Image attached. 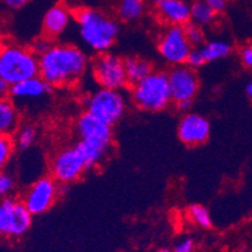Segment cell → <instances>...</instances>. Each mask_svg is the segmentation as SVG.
<instances>
[{"label": "cell", "mask_w": 252, "mask_h": 252, "mask_svg": "<svg viewBox=\"0 0 252 252\" xmlns=\"http://www.w3.org/2000/svg\"><path fill=\"white\" fill-rule=\"evenodd\" d=\"M177 134L183 144L189 147H196L210 138L211 125L208 119L201 114L187 113L178 123Z\"/></svg>", "instance_id": "cell-12"}, {"label": "cell", "mask_w": 252, "mask_h": 252, "mask_svg": "<svg viewBox=\"0 0 252 252\" xmlns=\"http://www.w3.org/2000/svg\"><path fill=\"white\" fill-rule=\"evenodd\" d=\"M15 141L8 134H1L0 137V166L4 167L10 159L11 153L14 151Z\"/></svg>", "instance_id": "cell-26"}, {"label": "cell", "mask_w": 252, "mask_h": 252, "mask_svg": "<svg viewBox=\"0 0 252 252\" xmlns=\"http://www.w3.org/2000/svg\"><path fill=\"white\" fill-rule=\"evenodd\" d=\"M168 81L172 102L176 104L183 100H193L200 88V81L196 72L187 64L172 68L168 72Z\"/></svg>", "instance_id": "cell-11"}, {"label": "cell", "mask_w": 252, "mask_h": 252, "mask_svg": "<svg viewBox=\"0 0 252 252\" xmlns=\"http://www.w3.org/2000/svg\"><path fill=\"white\" fill-rule=\"evenodd\" d=\"M207 63L205 56H203L202 49L201 48H192L191 53H189V59H187V65L193 69H197V68H201L202 65Z\"/></svg>", "instance_id": "cell-28"}, {"label": "cell", "mask_w": 252, "mask_h": 252, "mask_svg": "<svg viewBox=\"0 0 252 252\" xmlns=\"http://www.w3.org/2000/svg\"><path fill=\"white\" fill-rule=\"evenodd\" d=\"M95 82L102 88L121 91L128 84L125 61L111 53H100L92 64Z\"/></svg>", "instance_id": "cell-7"}, {"label": "cell", "mask_w": 252, "mask_h": 252, "mask_svg": "<svg viewBox=\"0 0 252 252\" xmlns=\"http://www.w3.org/2000/svg\"><path fill=\"white\" fill-rule=\"evenodd\" d=\"M246 93H247V95H249L250 98H252V81L250 82L249 84H247V87H246Z\"/></svg>", "instance_id": "cell-37"}, {"label": "cell", "mask_w": 252, "mask_h": 252, "mask_svg": "<svg viewBox=\"0 0 252 252\" xmlns=\"http://www.w3.org/2000/svg\"><path fill=\"white\" fill-rule=\"evenodd\" d=\"M53 44H50L49 39L45 38V36H43V38H39L36 39L35 42L33 43V45H32V50H33L34 53H35L36 56L40 57L42 54H44L45 52H47L48 49H49L50 47H52Z\"/></svg>", "instance_id": "cell-29"}, {"label": "cell", "mask_w": 252, "mask_h": 252, "mask_svg": "<svg viewBox=\"0 0 252 252\" xmlns=\"http://www.w3.org/2000/svg\"><path fill=\"white\" fill-rule=\"evenodd\" d=\"M148 1H150L153 6H156V8H157V6L161 5V4L163 3V1H166V0H148Z\"/></svg>", "instance_id": "cell-36"}, {"label": "cell", "mask_w": 252, "mask_h": 252, "mask_svg": "<svg viewBox=\"0 0 252 252\" xmlns=\"http://www.w3.org/2000/svg\"><path fill=\"white\" fill-rule=\"evenodd\" d=\"M73 17V10H70L64 3H57L48 9L44 14L42 24L43 36L50 39H56L67 31Z\"/></svg>", "instance_id": "cell-14"}, {"label": "cell", "mask_w": 252, "mask_h": 252, "mask_svg": "<svg viewBox=\"0 0 252 252\" xmlns=\"http://www.w3.org/2000/svg\"><path fill=\"white\" fill-rule=\"evenodd\" d=\"M193 250V241H192V238L187 237V238H183L176 245V252H192Z\"/></svg>", "instance_id": "cell-31"}, {"label": "cell", "mask_w": 252, "mask_h": 252, "mask_svg": "<svg viewBox=\"0 0 252 252\" xmlns=\"http://www.w3.org/2000/svg\"><path fill=\"white\" fill-rule=\"evenodd\" d=\"M205 1L210 4L216 13H221L227 6V0H205Z\"/></svg>", "instance_id": "cell-33"}, {"label": "cell", "mask_w": 252, "mask_h": 252, "mask_svg": "<svg viewBox=\"0 0 252 252\" xmlns=\"http://www.w3.org/2000/svg\"><path fill=\"white\" fill-rule=\"evenodd\" d=\"M4 5L11 10H19L29 3V0H1Z\"/></svg>", "instance_id": "cell-32"}, {"label": "cell", "mask_w": 252, "mask_h": 252, "mask_svg": "<svg viewBox=\"0 0 252 252\" xmlns=\"http://www.w3.org/2000/svg\"><path fill=\"white\" fill-rule=\"evenodd\" d=\"M111 146L112 144L103 143V142L86 141V139H81L78 142V147L81 148L82 153L86 157L88 171L97 167L104 159Z\"/></svg>", "instance_id": "cell-18"}, {"label": "cell", "mask_w": 252, "mask_h": 252, "mask_svg": "<svg viewBox=\"0 0 252 252\" xmlns=\"http://www.w3.org/2000/svg\"><path fill=\"white\" fill-rule=\"evenodd\" d=\"M81 39L97 53H107L116 43L119 25L113 18L97 9L82 6L73 10Z\"/></svg>", "instance_id": "cell-2"}, {"label": "cell", "mask_w": 252, "mask_h": 252, "mask_svg": "<svg viewBox=\"0 0 252 252\" xmlns=\"http://www.w3.org/2000/svg\"><path fill=\"white\" fill-rule=\"evenodd\" d=\"M39 75V57L22 45L3 44L0 50V79L9 86Z\"/></svg>", "instance_id": "cell-3"}, {"label": "cell", "mask_w": 252, "mask_h": 252, "mask_svg": "<svg viewBox=\"0 0 252 252\" xmlns=\"http://www.w3.org/2000/svg\"><path fill=\"white\" fill-rule=\"evenodd\" d=\"M33 214L23 201L4 197L0 203V232L9 237H20L31 228Z\"/></svg>", "instance_id": "cell-6"}, {"label": "cell", "mask_w": 252, "mask_h": 252, "mask_svg": "<svg viewBox=\"0 0 252 252\" xmlns=\"http://www.w3.org/2000/svg\"><path fill=\"white\" fill-rule=\"evenodd\" d=\"M53 88L54 87L48 84L38 75V77L31 78V79H27V81L19 82V83L11 86L9 95L15 100L39 99L44 94L52 92Z\"/></svg>", "instance_id": "cell-16"}, {"label": "cell", "mask_w": 252, "mask_h": 252, "mask_svg": "<svg viewBox=\"0 0 252 252\" xmlns=\"http://www.w3.org/2000/svg\"><path fill=\"white\" fill-rule=\"evenodd\" d=\"M15 189L14 177L8 172L0 173V194L3 197H8Z\"/></svg>", "instance_id": "cell-27"}, {"label": "cell", "mask_w": 252, "mask_h": 252, "mask_svg": "<svg viewBox=\"0 0 252 252\" xmlns=\"http://www.w3.org/2000/svg\"><path fill=\"white\" fill-rule=\"evenodd\" d=\"M132 100L144 112H159L172 102L168 73L152 72L143 81L132 86Z\"/></svg>", "instance_id": "cell-4"}, {"label": "cell", "mask_w": 252, "mask_h": 252, "mask_svg": "<svg viewBox=\"0 0 252 252\" xmlns=\"http://www.w3.org/2000/svg\"><path fill=\"white\" fill-rule=\"evenodd\" d=\"M216 11L205 0H194L191 4V22L201 27L214 22Z\"/></svg>", "instance_id": "cell-22"}, {"label": "cell", "mask_w": 252, "mask_h": 252, "mask_svg": "<svg viewBox=\"0 0 252 252\" xmlns=\"http://www.w3.org/2000/svg\"><path fill=\"white\" fill-rule=\"evenodd\" d=\"M146 11L144 0H119L117 5V14L122 22H136L143 17Z\"/></svg>", "instance_id": "cell-20"}, {"label": "cell", "mask_w": 252, "mask_h": 252, "mask_svg": "<svg viewBox=\"0 0 252 252\" xmlns=\"http://www.w3.org/2000/svg\"><path fill=\"white\" fill-rule=\"evenodd\" d=\"M87 112L97 117L102 122L112 126L121 121L126 113V100L123 94L116 89L100 88L86 100Z\"/></svg>", "instance_id": "cell-5"}, {"label": "cell", "mask_w": 252, "mask_h": 252, "mask_svg": "<svg viewBox=\"0 0 252 252\" xmlns=\"http://www.w3.org/2000/svg\"><path fill=\"white\" fill-rule=\"evenodd\" d=\"M75 129L81 139H86V141H97L108 144H112V141H113L112 126L102 122L100 119L88 112L78 117L75 122Z\"/></svg>", "instance_id": "cell-13"}, {"label": "cell", "mask_w": 252, "mask_h": 252, "mask_svg": "<svg viewBox=\"0 0 252 252\" xmlns=\"http://www.w3.org/2000/svg\"><path fill=\"white\" fill-rule=\"evenodd\" d=\"M157 49L159 56L173 67L187 63L192 45L186 36L185 27L168 25L158 38Z\"/></svg>", "instance_id": "cell-8"}, {"label": "cell", "mask_w": 252, "mask_h": 252, "mask_svg": "<svg viewBox=\"0 0 252 252\" xmlns=\"http://www.w3.org/2000/svg\"><path fill=\"white\" fill-rule=\"evenodd\" d=\"M10 87L5 81L3 79H0V94H1V98H6L5 95L9 94V92H10Z\"/></svg>", "instance_id": "cell-35"}, {"label": "cell", "mask_w": 252, "mask_h": 252, "mask_svg": "<svg viewBox=\"0 0 252 252\" xmlns=\"http://www.w3.org/2000/svg\"><path fill=\"white\" fill-rule=\"evenodd\" d=\"M176 105H177V108L181 112H189L192 108V105H193V100H183V102L177 103Z\"/></svg>", "instance_id": "cell-34"}, {"label": "cell", "mask_w": 252, "mask_h": 252, "mask_svg": "<svg viewBox=\"0 0 252 252\" xmlns=\"http://www.w3.org/2000/svg\"><path fill=\"white\" fill-rule=\"evenodd\" d=\"M86 171H88L86 157L78 144L63 148L53 158V178L64 185L78 181Z\"/></svg>", "instance_id": "cell-9"}, {"label": "cell", "mask_w": 252, "mask_h": 252, "mask_svg": "<svg viewBox=\"0 0 252 252\" xmlns=\"http://www.w3.org/2000/svg\"><path fill=\"white\" fill-rule=\"evenodd\" d=\"M158 252H169V250H167V249H162V250H159V251Z\"/></svg>", "instance_id": "cell-38"}, {"label": "cell", "mask_w": 252, "mask_h": 252, "mask_svg": "<svg viewBox=\"0 0 252 252\" xmlns=\"http://www.w3.org/2000/svg\"><path fill=\"white\" fill-rule=\"evenodd\" d=\"M35 127L32 125H25L18 129L17 137H15V146H17L20 151H25L28 150L29 147H32V144L35 142Z\"/></svg>", "instance_id": "cell-23"}, {"label": "cell", "mask_w": 252, "mask_h": 252, "mask_svg": "<svg viewBox=\"0 0 252 252\" xmlns=\"http://www.w3.org/2000/svg\"><path fill=\"white\" fill-rule=\"evenodd\" d=\"M125 65L128 84L130 86L139 83L153 72L152 64L139 57H129V58L125 59Z\"/></svg>", "instance_id": "cell-19"}, {"label": "cell", "mask_w": 252, "mask_h": 252, "mask_svg": "<svg viewBox=\"0 0 252 252\" xmlns=\"http://www.w3.org/2000/svg\"><path fill=\"white\" fill-rule=\"evenodd\" d=\"M59 187L53 177H42L36 180L25 192L23 202L33 215L47 212L58 197Z\"/></svg>", "instance_id": "cell-10"}, {"label": "cell", "mask_w": 252, "mask_h": 252, "mask_svg": "<svg viewBox=\"0 0 252 252\" xmlns=\"http://www.w3.org/2000/svg\"><path fill=\"white\" fill-rule=\"evenodd\" d=\"M207 63L227 58L232 53V45L226 40H211L201 47Z\"/></svg>", "instance_id": "cell-21"}, {"label": "cell", "mask_w": 252, "mask_h": 252, "mask_svg": "<svg viewBox=\"0 0 252 252\" xmlns=\"http://www.w3.org/2000/svg\"><path fill=\"white\" fill-rule=\"evenodd\" d=\"M189 219L196 224L203 228H210L212 226V220L207 208L202 205H191L189 208Z\"/></svg>", "instance_id": "cell-24"}, {"label": "cell", "mask_w": 252, "mask_h": 252, "mask_svg": "<svg viewBox=\"0 0 252 252\" xmlns=\"http://www.w3.org/2000/svg\"><path fill=\"white\" fill-rule=\"evenodd\" d=\"M186 36L189 39V44L192 48H201L205 44V33L201 25L194 24V23L189 22V24L185 25Z\"/></svg>", "instance_id": "cell-25"}, {"label": "cell", "mask_w": 252, "mask_h": 252, "mask_svg": "<svg viewBox=\"0 0 252 252\" xmlns=\"http://www.w3.org/2000/svg\"><path fill=\"white\" fill-rule=\"evenodd\" d=\"M20 117L14 103L8 98H1L0 102V132L11 136L19 129Z\"/></svg>", "instance_id": "cell-17"}, {"label": "cell", "mask_w": 252, "mask_h": 252, "mask_svg": "<svg viewBox=\"0 0 252 252\" xmlns=\"http://www.w3.org/2000/svg\"><path fill=\"white\" fill-rule=\"evenodd\" d=\"M175 252H176V251H175Z\"/></svg>", "instance_id": "cell-39"}, {"label": "cell", "mask_w": 252, "mask_h": 252, "mask_svg": "<svg viewBox=\"0 0 252 252\" xmlns=\"http://www.w3.org/2000/svg\"><path fill=\"white\" fill-rule=\"evenodd\" d=\"M88 59L72 44H53L39 57V77L52 87H65L81 79Z\"/></svg>", "instance_id": "cell-1"}, {"label": "cell", "mask_w": 252, "mask_h": 252, "mask_svg": "<svg viewBox=\"0 0 252 252\" xmlns=\"http://www.w3.org/2000/svg\"><path fill=\"white\" fill-rule=\"evenodd\" d=\"M240 57H241V62L245 68L252 69V45H246L242 48Z\"/></svg>", "instance_id": "cell-30"}, {"label": "cell", "mask_w": 252, "mask_h": 252, "mask_svg": "<svg viewBox=\"0 0 252 252\" xmlns=\"http://www.w3.org/2000/svg\"><path fill=\"white\" fill-rule=\"evenodd\" d=\"M157 13L164 24L185 27L191 22V4L185 0H166L157 6Z\"/></svg>", "instance_id": "cell-15"}]
</instances>
